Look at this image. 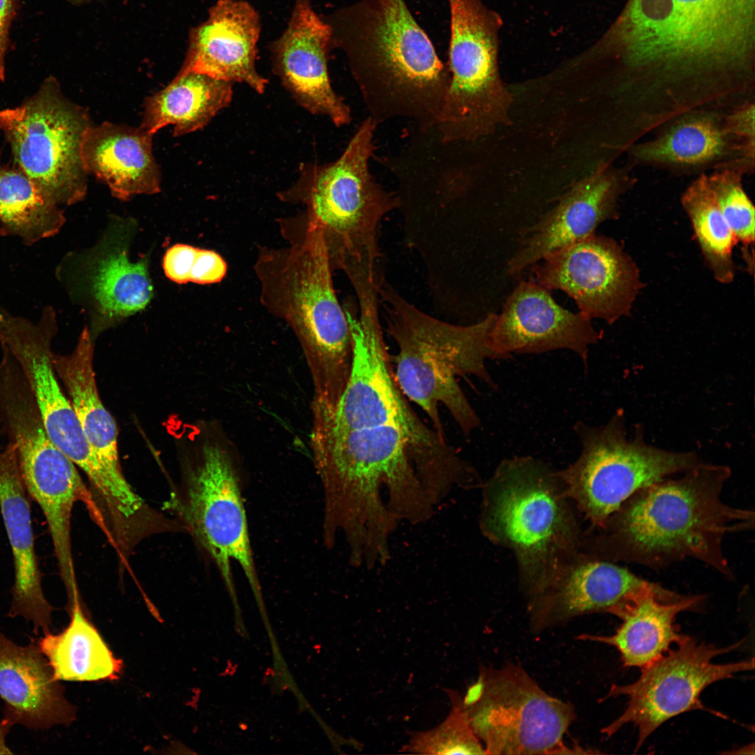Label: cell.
<instances>
[{
	"instance_id": "obj_27",
	"label": "cell",
	"mask_w": 755,
	"mask_h": 755,
	"mask_svg": "<svg viewBox=\"0 0 755 755\" xmlns=\"http://www.w3.org/2000/svg\"><path fill=\"white\" fill-rule=\"evenodd\" d=\"M92 358V336L86 326L71 353L53 352L52 359L59 380L99 462L117 484L131 488L120 467L116 424L99 396Z\"/></svg>"
},
{
	"instance_id": "obj_18",
	"label": "cell",
	"mask_w": 755,
	"mask_h": 755,
	"mask_svg": "<svg viewBox=\"0 0 755 755\" xmlns=\"http://www.w3.org/2000/svg\"><path fill=\"white\" fill-rule=\"evenodd\" d=\"M331 30L309 0H295L289 23L269 46L273 68L295 101L337 127L351 120L349 107L333 90L328 71Z\"/></svg>"
},
{
	"instance_id": "obj_13",
	"label": "cell",
	"mask_w": 755,
	"mask_h": 755,
	"mask_svg": "<svg viewBox=\"0 0 755 755\" xmlns=\"http://www.w3.org/2000/svg\"><path fill=\"white\" fill-rule=\"evenodd\" d=\"M741 642L726 647L698 643L693 638L677 645L661 658L641 669L639 678L626 685L613 684L605 698L626 696L624 712L602 733L610 737L626 724L638 730L635 752L663 723L695 710H707L700 694L710 684L753 670L754 659L728 663L712 660L738 649Z\"/></svg>"
},
{
	"instance_id": "obj_24",
	"label": "cell",
	"mask_w": 755,
	"mask_h": 755,
	"mask_svg": "<svg viewBox=\"0 0 755 755\" xmlns=\"http://www.w3.org/2000/svg\"><path fill=\"white\" fill-rule=\"evenodd\" d=\"M15 447L0 450V510L10 545L15 582L8 615L32 624L34 633L51 632L52 606L45 597L35 552L30 505Z\"/></svg>"
},
{
	"instance_id": "obj_32",
	"label": "cell",
	"mask_w": 755,
	"mask_h": 755,
	"mask_svg": "<svg viewBox=\"0 0 755 755\" xmlns=\"http://www.w3.org/2000/svg\"><path fill=\"white\" fill-rule=\"evenodd\" d=\"M681 202L714 279L731 283L735 275L733 250L738 240L721 213L707 175H701L687 187Z\"/></svg>"
},
{
	"instance_id": "obj_31",
	"label": "cell",
	"mask_w": 755,
	"mask_h": 755,
	"mask_svg": "<svg viewBox=\"0 0 755 755\" xmlns=\"http://www.w3.org/2000/svg\"><path fill=\"white\" fill-rule=\"evenodd\" d=\"M728 136L724 126L710 115L685 117L654 140L632 148L639 162L678 166H698L724 154Z\"/></svg>"
},
{
	"instance_id": "obj_8",
	"label": "cell",
	"mask_w": 755,
	"mask_h": 755,
	"mask_svg": "<svg viewBox=\"0 0 755 755\" xmlns=\"http://www.w3.org/2000/svg\"><path fill=\"white\" fill-rule=\"evenodd\" d=\"M461 705L485 754H586L564 740L572 705L546 693L520 666H481Z\"/></svg>"
},
{
	"instance_id": "obj_7",
	"label": "cell",
	"mask_w": 755,
	"mask_h": 755,
	"mask_svg": "<svg viewBox=\"0 0 755 755\" xmlns=\"http://www.w3.org/2000/svg\"><path fill=\"white\" fill-rule=\"evenodd\" d=\"M624 415L617 411L602 426L574 425L580 452L557 470L565 492L591 522L603 526L621 503L638 489L684 473L702 461L693 452H675L648 444L639 431L627 436Z\"/></svg>"
},
{
	"instance_id": "obj_2",
	"label": "cell",
	"mask_w": 755,
	"mask_h": 755,
	"mask_svg": "<svg viewBox=\"0 0 755 755\" xmlns=\"http://www.w3.org/2000/svg\"><path fill=\"white\" fill-rule=\"evenodd\" d=\"M324 20L378 126L399 118L420 129L437 124L450 71L405 0H359Z\"/></svg>"
},
{
	"instance_id": "obj_22",
	"label": "cell",
	"mask_w": 755,
	"mask_h": 755,
	"mask_svg": "<svg viewBox=\"0 0 755 755\" xmlns=\"http://www.w3.org/2000/svg\"><path fill=\"white\" fill-rule=\"evenodd\" d=\"M700 595L685 596L647 581L627 594L610 612L621 620L610 635L582 634L577 638L615 647L625 667L642 669L653 663L689 636L681 634L675 623L677 615L696 609Z\"/></svg>"
},
{
	"instance_id": "obj_37",
	"label": "cell",
	"mask_w": 755,
	"mask_h": 755,
	"mask_svg": "<svg viewBox=\"0 0 755 755\" xmlns=\"http://www.w3.org/2000/svg\"><path fill=\"white\" fill-rule=\"evenodd\" d=\"M226 272V264L217 252L199 249L190 275V282L206 285L221 281Z\"/></svg>"
},
{
	"instance_id": "obj_3",
	"label": "cell",
	"mask_w": 755,
	"mask_h": 755,
	"mask_svg": "<svg viewBox=\"0 0 755 755\" xmlns=\"http://www.w3.org/2000/svg\"><path fill=\"white\" fill-rule=\"evenodd\" d=\"M255 271L263 304L288 324L302 348L312 381V400L335 406L350 376L353 350L322 227L309 219L301 241L261 252Z\"/></svg>"
},
{
	"instance_id": "obj_6",
	"label": "cell",
	"mask_w": 755,
	"mask_h": 755,
	"mask_svg": "<svg viewBox=\"0 0 755 755\" xmlns=\"http://www.w3.org/2000/svg\"><path fill=\"white\" fill-rule=\"evenodd\" d=\"M377 127L367 117L337 159L301 168L292 190L307 203L309 219L322 227L332 269L345 273L377 272L380 224L401 206L398 196L371 173Z\"/></svg>"
},
{
	"instance_id": "obj_1",
	"label": "cell",
	"mask_w": 755,
	"mask_h": 755,
	"mask_svg": "<svg viewBox=\"0 0 755 755\" xmlns=\"http://www.w3.org/2000/svg\"><path fill=\"white\" fill-rule=\"evenodd\" d=\"M730 476L726 466L701 462L682 477L638 489L603 526L583 535L582 552L654 570L693 558L733 579L723 541L728 534L753 529L754 513L722 501Z\"/></svg>"
},
{
	"instance_id": "obj_16",
	"label": "cell",
	"mask_w": 755,
	"mask_h": 755,
	"mask_svg": "<svg viewBox=\"0 0 755 755\" xmlns=\"http://www.w3.org/2000/svg\"><path fill=\"white\" fill-rule=\"evenodd\" d=\"M56 331V313L50 307L33 322L0 305L1 346L22 372L52 441L74 463L81 464L93 451L53 366L52 341Z\"/></svg>"
},
{
	"instance_id": "obj_34",
	"label": "cell",
	"mask_w": 755,
	"mask_h": 755,
	"mask_svg": "<svg viewBox=\"0 0 755 755\" xmlns=\"http://www.w3.org/2000/svg\"><path fill=\"white\" fill-rule=\"evenodd\" d=\"M717 203L735 234L745 246L754 243V207L745 192L738 171L725 168L707 175Z\"/></svg>"
},
{
	"instance_id": "obj_4",
	"label": "cell",
	"mask_w": 755,
	"mask_h": 755,
	"mask_svg": "<svg viewBox=\"0 0 755 755\" xmlns=\"http://www.w3.org/2000/svg\"><path fill=\"white\" fill-rule=\"evenodd\" d=\"M571 503L557 470L532 456L503 459L483 485L481 531L512 552L528 599L582 552Z\"/></svg>"
},
{
	"instance_id": "obj_25",
	"label": "cell",
	"mask_w": 755,
	"mask_h": 755,
	"mask_svg": "<svg viewBox=\"0 0 755 755\" xmlns=\"http://www.w3.org/2000/svg\"><path fill=\"white\" fill-rule=\"evenodd\" d=\"M153 135L141 127L104 122L87 130L82 155L85 168L122 201L161 190V176L152 150Z\"/></svg>"
},
{
	"instance_id": "obj_38",
	"label": "cell",
	"mask_w": 755,
	"mask_h": 755,
	"mask_svg": "<svg viewBox=\"0 0 755 755\" xmlns=\"http://www.w3.org/2000/svg\"><path fill=\"white\" fill-rule=\"evenodd\" d=\"M17 0H0V81L6 78V55L11 22L16 14Z\"/></svg>"
},
{
	"instance_id": "obj_30",
	"label": "cell",
	"mask_w": 755,
	"mask_h": 755,
	"mask_svg": "<svg viewBox=\"0 0 755 755\" xmlns=\"http://www.w3.org/2000/svg\"><path fill=\"white\" fill-rule=\"evenodd\" d=\"M60 206L14 164H0V231L27 245L56 235L65 222Z\"/></svg>"
},
{
	"instance_id": "obj_9",
	"label": "cell",
	"mask_w": 755,
	"mask_h": 755,
	"mask_svg": "<svg viewBox=\"0 0 755 755\" xmlns=\"http://www.w3.org/2000/svg\"><path fill=\"white\" fill-rule=\"evenodd\" d=\"M754 0H632L625 15L637 64L738 57L750 39Z\"/></svg>"
},
{
	"instance_id": "obj_28",
	"label": "cell",
	"mask_w": 755,
	"mask_h": 755,
	"mask_svg": "<svg viewBox=\"0 0 755 755\" xmlns=\"http://www.w3.org/2000/svg\"><path fill=\"white\" fill-rule=\"evenodd\" d=\"M232 96V82L196 72L178 74L146 99L140 127L154 135L173 125L174 136L187 134L206 126Z\"/></svg>"
},
{
	"instance_id": "obj_35",
	"label": "cell",
	"mask_w": 755,
	"mask_h": 755,
	"mask_svg": "<svg viewBox=\"0 0 755 755\" xmlns=\"http://www.w3.org/2000/svg\"><path fill=\"white\" fill-rule=\"evenodd\" d=\"M199 248L186 244H175L169 247L163 258L166 276L178 284L190 282V275Z\"/></svg>"
},
{
	"instance_id": "obj_23",
	"label": "cell",
	"mask_w": 755,
	"mask_h": 755,
	"mask_svg": "<svg viewBox=\"0 0 755 755\" xmlns=\"http://www.w3.org/2000/svg\"><path fill=\"white\" fill-rule=\"evenodd\" d=\"M0 698L2 719L29 729L68 726L75 707L66 698L38 642L20 645L0 631Z\"/></svg>"
},
{
	"instance_id": "obj_26",
	"label": "cell",
	"mask_w": 755,
	"mask_h": 755,
	"mask_svg": "<svg viewBox=\"0 0 755 755\" xmlns=\"http://www.w3.org/2000/svg\"><path fill=\"white\" fill-rule=\"evenodd\" d=\"M87 257L82 278L94 328L115 324L150 303L154 290L145 258L131 259L127 247L112 236Z\"/></svg>"
},
{
	"instance_id": "obj_12",
	"label": "cell",
	"mask_w": 755,
	"mask_h": 755,
	"mask_svg": "<svg viewBox=\"0 0 755 755\" xmlns=\"http://www.w3.org/2000/svg\"><path fill=\"white\" fill-rule=\"evenodd\" d=\"M358 318L343 308L352 342V362L345 389L334 407L311 403L312 422L341 429L404 426L409 403L400 389L383 338L379 315L380 283H352Z\"/></svg>"
},
{
	"instance_id": "obj_5",
	"label": "cell",
	"mask_w": 755,
	"mask_h": 755,
	"mask_svg": "<svg viewBox=\"0 0 755 755\" xmlns=\"http://www.w3.org/2000/svg\"><path fill=\"white\" fill-rule=\"evenodd\" d=\"M387 331L397 344L394 357L396 382L405 396L431 419L434 430L445 434L438 410L443 404L462 432L477 428L480 419L459 384L458 377L473 375L496 388L486 367L496 359L491 333L496 314L489 313L469 325L439 320L411 304L384 278L379 288Z\"/></svg>"
},
{
	"instance_id": "obj_17",
	"label": "cell",
	"mask_w": 755,
	"mask_h": 755,
	"mask_svg": "<svg viewBox=\"0 0 755 755\" xmlns=\"http://www.w3.org/2000/svg\"><path fill=\"white\" fill-rule=\"evenodd\" d=\"M601 337L591 319L559 305L549 289L532 278L519 281L507 297L496 314L491 343L497 359L566 350L586 365L589 347Z\"/></svg>"
},
{
	"instance_id": "obj_36",
	"label": "cell",
	"mask_w": 755,
	"mask_h": 755,
	"mask_svg": "<svg viewBox=\"0 0 755 755\" xmlns=\"http://www.w3.org/2000/svg\"><path fill=\"white\" fill-rule=\"evenodd\" d=\"M724 129L726 134L744 141L747 157L754 159V105L746 103L734 110L726 117Z\"/></svg>"
},
{
	"instance_id": "obj_11",
	"label": "cell",
	"mask_w": 755,
	"mask_h": 755,
	"mask_svg": "<svg viewBox=\"0 0 755 755\" xmlns=\"http://www.w3.org/2000/svg\"><path fill=\"white\" fill-rule=\"evenodd\" d=\"M450 80L436 129L443 141H475L508 119L498 66L499 16L481 0H447Z\"/></svg>"
},
{
	"instance_id": "obj_14",
	"label": "cell",
	"mask_w": 755,
	"mask_h": 755,
	"mask_svg": "<svg viewBox=\"0 0 755 755\" xmlns=\"http://www.w3.org/2000/svg\"><path fill=\"white\" fill-rule=\"evenodd\" d=\"M191 470L182 512L196 539L217 566L234 599L231 565L241 569L259 603L261 589L250 540L239 478L228 452L207 442Z\"/></svg>"
},
{
	"instance_id": "obj_41",
	"label": "cell",
	"mask_w": 755,
	"mask_h": 755,
	"mask_svg": "<svg viewBox=\"0 0 755 755\" xmlns=\"http://www.w3.org/2000/svg\"><path fill=\"white\" fill-rule=\"evenodd\" d=\"M2 448H3V447H0V450H1Z\"/></svg>"
},
{
	"instance_id": "obj_15",
	"label": "cell",
	"mask_w": 755,
	"mask_h": 755,
	"mask_svg": "<svg viewBox=\"0 0 755 755\" xmlns=\"http://www.w3.org/2000/svg\"><path fill=\"white\" fill-rule=\"evenodd\" d=\"M530 268L541 286L564 292L585 317L610 324L631 313L643 287L623 247L596 233L547 253Z\"/></svg>"
},
{
	"instance_id": "obj_20",
	"label": "cell",
	"mask_w": 755,
	"mask_h": 755,
	"mask_svg": "<svg viewBox=\"0 0 755 755\" xmlns=\"http://www.w3.org/2000/svg\"><path fill=\"white\" fill-rule=\"evenodd\" d=\"M260 30L258 13L249 3L217 1L208 19L192 31L178 74L203 73L232 83L243 82L263 93L268 81L255 68Z\"/></svg>"
},
{
	"instance_id": "obj_40",
	"label": "cell",
	"mask_w": 755,
	"mask_h": 755,
	"mask_svg": "<svg viewBox=\"0 0 755 755\" xmlns=\"http://www.w3.org/2000/svg\"><path fill=\"white\" fill-rule=\"evenodd\" d=\"M69 1H70L71 2H73V3H81V2H84V1H89V0H69Z\"/></svg>"
},
{
	"instance_id": "obj_19",
	"label": "cell",
	"mask_w": 755,
	"mask_h": 755,
	"mask_svg": "<svg viewBox=\"0 0 755 755\" xmlns=\"http://www.w3.org/2000/svg\"><path fill=\"white\" fill-rule=\"evenodd\" d=\"M623 185L605 165L577 182L554 208L521 230L508 274L519 277L547 253L596 233L601 224L615 218Z\"/></svg>"
},
{
	"instance_id": "obj_39",
	"label": "cell",
	"mask_w": 755,
	"mask_h": 755,
	"mask_svg": "<svg viewBox=\"0 0 755 755\" xmlns=\"http://www.w3.org/2000/svg\"><path fill=\"white\" fill-rule=\"evenodd\" d=\"M11 727L12 726L10 724L3 719L0 720V754H13V752L6 742V738Z\"/></svg>"
},
{
	"instance_id": "obj_29",
	"label": "cell",
	"mask_w": 755,
	"mask_h": 755,
	"mask_svg": "<svg viewBox=\"0 0 755 755\" xmlns=\"http://www.w3.org/2000/svg\"><path fill=\"white\" fill-rule=\"evenodd\" d=\"M71 620L60 633L43 634L37 641L59 681L96 682L117 679L122 662L110 650L85 614L80 601L68 607Z\"/></svg>"
},
{
	"instance_id": "obj_10",
	"label": "cell",
	"mask_w": 755,
	"mask_h": 755,
	"mask_svg": "<svg viewBox=\"0 0 755 755\" xmlns=\"http://www.w3.org/2000/svg\"><path fill=\"white\" fill-rule=\"evenodd\" d=\"M92 124L87 110L67 98L53 76L20 104L0 109V131L13 164L59 206L73 205L86 196L82 150Z\"/></svg>"
},
{
	"instance_id": "obj_21",
	"label": "cell",
	"mask_w": 755,
	"mask_h": 755,
	"mask_svg": "<svg viewBox=\"0 0 755 755\" xmlns=\"http://www.w3.org/2000/svg\"><path fill=\"white\" fill-rule=\"evenodd\" d=\"M645 580L613 562L584 552L568 563L540 594L528 600L533 632L593 612H608Z\"/></svg>"
},
{
	"instance_id": "obj_33",
	"label": "cell",
	"mask_w": 755,
	"mask_h": 755,
	"mask_svg": "<svg viewBox=\"0 0 755 755\" xmlns=\"http://www.w3.org/2000/svg\"><path fill=\"white\" fill-rule=\"evenodd\" d=\"M452 708L446 719L436 727L414 733L403 752L419 754H485L484 747L472 729L461 705V696L447 691Z\"/></svg>"
}]
</instances>
